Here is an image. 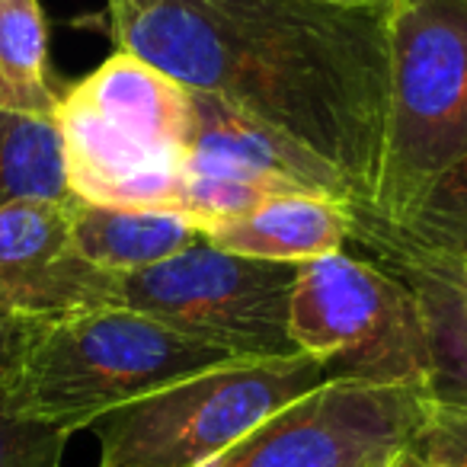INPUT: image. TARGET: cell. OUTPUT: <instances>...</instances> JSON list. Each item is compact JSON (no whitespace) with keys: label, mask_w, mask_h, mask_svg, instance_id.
I'll use <instances>...</instances> for the list:
<instances>
[{"label":"cell","mask_w":467,"mask_h":467,"mask_svg":"<svg viewBox=\"0 0 467 467\" xmlns=\"http://www.w3.org/2000/svg\"><path fill=\"white\" fill-rule=\"evenodd\" d=\"M420 461H416V454L410 451V448H403V451H397L394 458L388 461V467H416Z\"/></svg>","instance_id":"obj_23"},{"label":"cell","mask_w":467,"mask_h":467,"mask_svg":"<svg viewBox=\"0 0 467 467\" xmlns=\"http://www.w3.org/2000/svg\"><path fill=\"white\" fill-rule=\"evenodd\" d=\"M0 78L39 116H55L61 93L48 78V23L39 0H0Z\"/></svg>","instance_id":"obj_16"},{"label":"cell","mask_w":467,"mask_h":467,"mask_svg":"<svg viewBox=\"0 0 467 467\" xmlns=\"http://www.w3.org/2000/svg\"><path fill=\"white\" fill-rule=\"evenodd\" d=\"M192 93V90H189ZM186 170L250 182L269 195H324L356 208L346 180L314 150L234 109L212 93H192Z\"/></svg>","instance_id":"obj_10"},{"label":"cell","mask_w":467,"mask_h":467,"mask_svg":"<svg viewBox=\"0 0 467 467\" xmlns=\"http://www.w3.org/2000/svg\"><path fill=\"white\" fill-rule=\"evenodd\" d=\"M349 244L375 247L378 263L390 266L413 288L429 352L426 378H422L426 403L467 413V288H461L435 263L407 254V250L381 241L378 234L365 231L358 221L352 227Z\"/></svg>","instance_id":"obj_11"},{"label":"cell","mask_w":467,"mask_h":467,"mask_svg":"<svg viewBox=\"0 0 467 467\" xmlns=\"http://www.w3.org/2000/svg\"><path fill=\"white\" fill-rule=\"evenodd\" d=\"M74 199L55 116L0 109V208Z\"/></svg>","instance_id":"obj_14"},{"label":"cell","mask_w":467,"mask_h":467,"mask_svg":"<svg viewBox=\"0 0 467 467\" xmlns=\"http://www.w3.org/2000/svg\"><path fill=\"white\" fill-rule=\"evenodd\" d=\"M224 362L234 356L122 305L20 320L0 413L74 435L163 384Z\"/></svg>","instance_id":"obj_2"},{"label":"cell","mask_w":467,"mask_h":467,"mask_svg":"<svg viewBox=\"0 0 467 467\" xmlns=\"http://www.w3.org/2000/svg\"><path fill=\"white\" fill-rule=\"evenodd\" d=\"M16 339H20V320L0 311V388H4V375H7L10 358H14Z\"/></svg>","instance_id":"obj_19"},{"label":"cell","mask_w":467,"mask_h":467,"mask_svg":"<svg viewBox=\"0 0 467 467\" xmlns=\"http://www.w3.org/2000/svg\"><path fill=\"white\" fill-rule=\"evenodd\" d=\"M71 195L93 205L170 212L192 141V93L129 52L55 106Z\"/></svg>","instance_id":"obj_3"},{"label":"cell","mask_w":467,"mask_h":467,"mask_svg":"<svg viewBox=\"0 0 467 467\" xmlns=\"http://www.w3.org/2000/svg\"><path fill=\"white\" fill-rule=\"evenodd\" d=\"M356 208L324 195H269L247 214L205 227L202 237L218 250L250 260L301 263L343 254L352 241Z\"/></svg>","instance_id":"obj_12"},{"label":"cell","mask_w":467,"mask_h":467,"mask_svg":"<svg viewBox=\"0 0 467 467\" xmlns=\"http://www.w3.org/2000/svg\"><path fill=\"white\" fill-rule=\"evenodd\" d=\"M416 461H420V458H416ZM416 467H435V464H426V461H420V464H416Z\"/></svg>","instance_id":"obj_24"},{"label":"cell","mask_w":467,"mask_h":467,"mask_svg":"<svg viewBox=\"0 0 467 467\" xmlns=\"http://www.w3.org/2000/svg\"><path fill=\"white\" fill-rule=\"evenodd\" d=\"M288 333L327 381L375 388L426 378V330L416 295L390 266L352 254L301 263L288 305Z\"/></svg>","instance_id":"obj_6"},{"label":"cell","mask_w":467,"mask_h":467,"mask_svg":"<svg viewBox=\"0 0 467 467\" xmlns=\"http://www.w3.org/2000/svg\"><path fill=\"white\" fill-rule=\"evenodd\" d=\"M324 4H337V7H384L390 0H324Z\"/></svg>","instance_id":"obj_22"},{"label":"cell","mask_w":467,"mask_h":467,"mask_svg":"<svg viewBox=\"0 0 467 467\" xmlns=\"http://www.w3.org/2000/svg\"><path fill=\"white\" fill-rule=\"evenodd\" d=\"M422 388L327 381L256 422L205 467H371L422 426Z\"/></svg>","instance_id":"obj_8"},{"label":"cell","mask_w":467,"mask_h":467,"mask_svg":"<svg viewBox=\"0 0 467 467\" xmlns=\"http://www.w3.org/2000/svg\"><path fill=\"white\" fill-rule=\"evenodd\" d=\"M71 234L80 256L112 275H129L170 260L202 241L189 218L161 208H119L71 199Z\"/></svg>","instance_id":"obj_13"},{"label":"cell","mask_w":467,"mask_h":467,"mask_svg":"<svg viewBox=\"0 0 467 467\" xmlns=\"http://www.w3.org/2000/svg\"><path fill=\"white\" fill-rule=\"evenodd\" d=\"M429 263H432V260H429ZM435 266H439L445 275H451L461 288H467V266H448V263H435Z\"/></svg>","instance_id":"obj_21"},{"label":"cell","mask_w":467,"mask_h":467,"mask_svg":"<svg viewBox=\"0 0 467 467\" xmlns=\"http://www.w3.org/2000/svg\"><path fill=\"white\" fill-rule=\"evenodd\" d=\"M467 157V0L388 4V125L371 212L400 227Z\"/></svg>","instance_id":"obj_4"},{"label":"cell","mask_w":467,"mask_h":467,"mask_svg":"<svg viewBox=\"0 0 467 467\" xmlns=\"http://www.w3.org/2000/svg\"><path fill=\"white\" fill-rule=\"evenodd\" d=\"M119 52L305 144L371 212L388 125V4L106 0Z\"/></svg>","instance_id":"obj_1"},{"label":"cell","mask_w":467,"mask_h":467,"mask_svg":"<svg viewBox=\"0 0 467 467\" xmlns=\"http://www.w3.org/2000/svg\"><path fill=\"white\" fill-rule=\"evenodd\" d=\"M119 279L80 256L67 202H16L0 208V311L52 320L119 305Z\"/></svg>","instance_id":"obj_9"},{"label":"cell","mask_w":467,"mask_h":467,"mask_svg":"<svg viewBox=\"0 0 467 467\" xmlns=\"http://www.w3.org/2000/svg\"><path fill=\"white\" fill-rule=\"evenodd\" d=\"M71 435L0 413V467H61Z\"/></svg>","instance_id":"obj_17"},{"label":"cell","mask_w":467,"mask_h":467,"mask_svg":"<svg viewBox=\"0 0 467 467\" xmlns=\"http://www.w3.org/2000/svg\"><path fill=\"white\" fill-rule=\"evenodd\" d=\"M298 266L250 260L202 237L150 269L119 279V305L234 358L301 356L288 333Z\"/></svg>","instance_id":"obj_7"},{"label":"cell","mask_w":467,"mask_h":467,"mask_svg":"<svg viewBox=\"0 0 467 467\" xmlns=\"http://www.w3.org/2000/svg\"><path fill=\"white\" fill-rule=\"evenodd\" d=\"M410 451L435 467H467V413L429 407L422 426L410 439Z\"/></svg>","instance_id":"obj_18"},{"label":"cell","mask_w":467,"mask_h":467,"mask_svg":"<svg viewBox=\"0 0 467 467\" xmlns=\"http://www.w3.org/2000/svg\"><path fill=\"white\" fill-rule=\"evenodd\" d=\"M356 221L365 231L413 256L467 266V157L429 189V195L400 227H378L358 212Z\"/></svg>","instance_id":"obj_15"},{"label":"cell","mask_w":467,"mask_h":467,"mask_svg":"<svg viewBox=\"0 0 467 467\" xmlns=\"http://www.w3.org/2000/svg\"><path fill=\"white\" fill-rule=\"evenodd\" d=\"M320 384L324 368L307 356L234 358L170 381L93 422L97 467H205Z\"/></svg>","instance_id":"obj_5"},{"label":"cell","mask_w":467,"mask_h":467,"mask_svg":"<svg viewBox=\"0 0 467 467\" xmlns=\"http://www.w3.org/2000/svg\"><path fill=\"white\" fill-rule=\"evenodd\" d=\"M371 467H388V461H381V464H371Z\"/></svg>","instance_id":"obj_25"},{"label":"cell","mask_w":467,"mask_h":467,"mask_svg":"<svg viewBox=\"0 0 467 467\" xmlns=\"http://www.w3.org/2000/svg\"><path fill=\"white\" fill-rule=\"evenodd\" d=\"M0 109H20V112H33L26 103H23V97L14 90V87L7 84V80L0 78Z\"/></svg>","instance_id":"obj_20"}]
</instances>
